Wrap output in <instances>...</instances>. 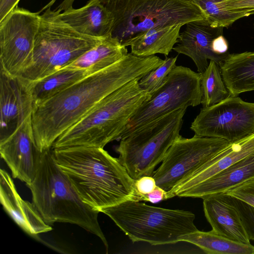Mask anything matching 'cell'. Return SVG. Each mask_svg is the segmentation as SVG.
<instances>
[{"label":"cell","instance_id":"9","mask_svg":"<svg viewBox=\"0 0 254 254\" xmlns=\"http://www.w3.org/2000/svg\"><path fill=\"white\" fill-rule=\"evenodd\" d=\"M202 96L201 73L176 65L164 82L138 108L120 139L169 113L199 105Z\"/></svg>","mask_w":254,"mask_h":254},{"label":"cell","instance_id":"26","mask_svg":"<svg viewBox=\"0 0 254 254\" xmlns=\"http://www.w3.org/2000/svg\"><path fill=\"white\" fill-rule=\"evenodd\" d=\"M201 87L203 107L217 104L230 96L223 80L219 65L210 61L205 71L201 73Z\"/></svg>","mask_w":254,"mask_h":254},{"label":"cell","instance_id":"29","mask_svg":"<svg viewBox=\"0 0 254 254\" xmlns=\"http://www.w3.org/2000/svg\"><path fill=\"white\" fill-rule=\"evenodd\" d=\"M228 196L239 213L249 238L254 241V207L235 197Z\"/></svg>","mask_w":254,"mask_h":254},{"label":"cell","instance_id":"36","mask_svg":"<svg viewBox=\"0 0 254 254\" xmlns=\"http://www.w3.org/2000/svg\"><path fill=\"white\" fill-rule=\"evenodd\" d=\"M75 0H64L58 6L57 10L60 12L72 7V4Z\"/></svg>","mask_w":254,"mask_h":254},{"label":"cell","instance_id":"4","mask_svg":"<svg viewBox=\"0 0 254 254\" xmlns=\"http://www.w3.org/2000/svg\"><path fill=\"white\" fill-rule=\"evenodd\" d=\"M134 79L102 99L79 122L64 132L52 148H103L120 139L130 120L151 95Z\"/></svg>","mask_w":254,"mask_h":254},{"label":"cell","instance_id":"33","mask_svg":"<svg viewBox=\"0 0 254 254\" xmlns=\"http://www.w3.org/2000/svg\"><path fill=\"white\" fill-rule=\"evenodd\" d=\"M166 190L157 186L152 191L144 195L143 201H149L153 203H158L166 199Z\"/></svg>","mask_w":254,"mask_h":254},{"label":"cell","instance_id":"32","mask_svg":"<svg viewBox=\"0 0 254 254\" xmlns=\"http://www.w3.org/2000/svg\"><path fill=\"white\" fill-rule=\"evenodd\" d=\"M155 179L152 176H145L135 180V187L138 194L143 201V196L151 191L156 187Z\"/></svg>","mask_w":254,"mask_h":254},{"label":"cell","instance_id":"5","mask_svg":"<svg viewBox=\"0 0 254 254\" xmlns=\"http://www.w3.org/2000/svg\"><path fill=\"white\" fill-rule=\"evenodd\" d=\"M52 0L42 10L31 59L20 75L33 82L69 65L103 38L82 34L71 27L52 10Z\"/></svg>","mask_w":254,"mask_h":254},{"label":"cell","instance_id":"28","mask_svg":"<svg viewBox=\"0 0 254 254\" xmlns=\"http://www.w3.org/2000/svg\"><path fill=\"white\" fill-rule=\"evenodd\" d=\"M177 56L166 57L162 64L149 72L139 80L141 88L151 95L164 82L177 65Z\"/></svg>","mask_w":254,"mask_h":254},{"label":"cell","instance_id":"25","mask_svg":"<svg viewBox=\"0 0 254 254\" xmlns=\"http://www.w3.org/2000/svg\"><path fill=\"white\" fill-rule=\"evenodd\" d=\"M181 241L193 244L208 254H254V246L230 239L213 230H198L181 236Z\"/></svg>","mask_w":254,"mask_h":254},{"label":"cell","instance_id":"12","mask_svg":"<svg viewBox=\"0 0 254 254\" xmlns=\"http://www.w3.org/2000/svg\"><path fill=\"white\" fill-rule=\"evenodd\" d=\"M41 12V10L34 12L17 6L0 21L1 70L18 76L29 63Z\"/></svg>","mask_w":254,"mask_h":254},{"label":"cell","instance_id":"37","mask_svg":"<svg viewBox=\"0 0 254 254\" xmlns=\"http://www.w3.org/2000/svg\"></svg>","mask_w":254,"mask_h":254},{"label":"cell","instance_id":"3","mask_svg":"<svg viewBox=\"0 0 254 254\" xmlns=\"http://www.w3.org/2000/svg\"><path fill=\"white\" fill-rule=\"evenodd\" d=\"M26 185L31 190L33 203L47 224H76L98 237L108 253V244L98 220L100 212L81 199L57 164L52 150L41 152L35 177Z\"/></svg>","mask_w":254,"mask_h":254},{"label":"cell","instance_id":"13","mask_svg":"<svg viewBox=\"0 0 254 254\" xmlns=\"http://www.w3.org/2000/svg\"><path fill=\"white\" fill-rule=\"evenodd\" d=\"M41 152L34 138L32 115L11 134L0 140V153L14 178L28 184L36 175Z\"/></svg>","mask_w":254,"mask_h":254},{"label":"cell","instance_id":"2","mask_svg":"<svg viewBox=\"0 0 254 254\" xmlns=\"http://www.w3.org/2000/svg\"><path fill=\"white\" fill-rule=\"evenodd\" d=\"M57 164L86 204L101 212L127 200L142 201L132 179L118 158L103 148H52Z\"/></svg>","mask_w":254,"mask_h":254},{"label":"cell","instance_id":"8","mask_svg":"<svg viewBox=\"0 0 254 254\" xmlns=\"http://www.w3.org/2000/svg\"><path fill=\"white\" fill-rule=\"evenodd\" d=\"M186 109L169 113L120 139L118 159L134 180L152 176L181 135Z\"/></svg>","mask_w":254,"mask_h":254},{"label":"cell","instance_id":"15","mask_svg":"<svg viewBox=\"0 0 254 254\" xmlns=\"http://www.w3.org/2000/svg\"><path fill=\"white\" fill-rule=\"evenodd\" d=\"M186 25L173 50L190 58L200 73L207 67L208 60L220 66L229 54L215 53L212 49V42L215 38L222 35L223 28L212 27L207 20L190 21Z\"/></svg>","mask_w":254,"mask_h":254},{"label":"cell","instance_id":"1","mask_svg":"<svg viewBox=\"0 0 254 254\" xmlns=\"http://www.w3.org/2000/svg\"><path fill=\"white\" fill-rule=\"evenodd\" d=\"M163 62L155 55L139 57L127 53L114 64L87 75L34 107L32 123L39 150L51 149L60 136L102 99L129 82L140 80Z\"/></svg>","mask_w":254,"mask_h":254},{"label":"cell","instance_id":"16","mask_svg":"<svg viewBox=\"0 0 254 254\" xmlns=\"http://www.w3.org/2000/svg\"><path fill=\"white\" fill-rule=\"evenodd\" d=\"M254 153V133L230 142L177 185L167 191L166 199L177 195L219 173L238 161Z\"/></svg>","mask_w":254,"mask_h":254},{"label":"cell","instance_id":"31","mask_svg":"<svg viewBox=\"0 0 254 254\" xmlns=\"http://www.w3.org/2000/svg\"><path fill=\"white\" fill-rule=\"evenodd\" d=\"M220 5L224 10L254 14V0H222Z\"/></svg>","mask_w":254,"mask_h":254},{"label":"cell","instance_id":"35","mask_svg":"<svg viewBox=\"0 0 254 254\" xmlns=\"http://www.w3.org/2000/svg\"><path fill=\"white\" fill-rule=\"evenodd\" d=\"M20 0H0V21L17 6Z\"/></svg>","mask_w":254,"mask_h":254},{"label":"cell","instance_id":"17","mask_svg":"<svg viewBox=\"0 0 254 254\" xmlns=\"http://www.w3.org/2000/svg\"><path fill=\"white\" fill-rule=\"evenodd\" d=\"M0 200L7 213L28 234L36 236L52 230L34 203L21 197L10 176L2 169L0 170Z\"/></svg>","mask_w":254,"mask_h":254},{"label":"cell","instance_id":"7","mask_svg":"<svg viewBox=\"0 0 254 254\" xmlns=\"http://www.w3.org/2000/svg\"><path fill=\"white\" fill-rule=\"evenodd\" d=\"M112 13V35L124 46L141 33L159 25L207 20L191 0H99Z\"/></svg>","mask_w":254,"mask_h":254},{"label":"cell","instance_id":"18","mask_svg":"<svg viewBox=\"0 0 254 254\" xmlns=\"http://www.w3.org/2000/svg\"><path fill=\"white\" fill-rule=\"evenodd\" d=\"M202 198L204 215L212 230L230 239L251 244L239 213L228 194H214Z\"/></svg>","mask_w":254,"mask_h":254},{"label":"cell","instance_id":"19","mask_svg":"<svg viewBox=\"0 0 254 254\" xmlns=\"http://www.w3.org/2000/svg\"><path fill=\"white\" fill-rule=\"evenodd\" d=\"M60 17L77 32L90 37L112 35L114 17L99 0H89L83 6L61 12Z\"/></svg>","mask_w":254,"mask_h":254},{"label":"cell","instance_id":"27","mask_svg":"<svg viewBox=\"0 0 254 254\" xmlns=\"http://www.w3.org/2000/svg\"><path fill=\"white\" fill-rule=\"evenodd\" d=\"M203 12L210 26L227 27L236 20L248 14L240 12L224 10L220 5L222 0H191Z\"/></svg>","mask_w":254,"mask_h":254},{"label":"cell","instance_id":"30","mask_svg":"<svg viewBox=\"0 0 254 254\" xmlns=\"http://www.w3.org/2000/svg\"><path fill=\"white\" fill-rule=\"evenodd\" d=\"M224 193L254 207V178L232 188Z\"/></svg>","mask_w":254,"mask_h":254},{"label":"cell","instance_id":"10","mask_svg":"<svg viewBox=\"0 0 254 254\" xmlns=\"http://www.w3.org/2000/svg\"><path fill=\"white\" fill-rule=\"evenodd\" d=\"M230 143L220 138L180 135L152 175L156 185L166 191L170 190Z\"/></svg>","mask_w":254,"mask_h":254},{"label":"cell","instance_id":"6","mask_svg":"<svg viewBox=\"0 0 254 254\" xmlns=\"http://www.w3.org/2000/svg\"><path fill=\"white\" fill-rule=\"evenodd\" d=\"M108 216L133 243L152 245L175 244L181 236L198 230L195 215L190 211L149 205L127 200L101 210Z\"/></svg>","mask_w":254,"mask_h":254},{"label":"cell","instance_id":"21","mask_svg":"<svg viewBox=\"0 0 254 254\" xmlns=\"http://www.w3.org/2000/svg\"><path fill=\"white\" fill-rule=\"evenodd\" d=\"M219 66L230 96L254 90V52L229 54Z\"/></svg>","mask_w":254,"mask_h":254},{"label":"cell","instance_id":"14","mask_svg":"<svg viewBox=\"0 0 254 254\" xmlns=\"http://www.w3.org/2000/svg\"><path fill=\"white\" fill-rule=\"evenodd\" d=\"M0 140L11 134L32 115L29 81L0 70Z\"/></svg>","mask_w":254,"mask_h":254},{"label":"cell","instance_id":"34","mask_svg":"<svg viewBox=\"0 0 254 254\" xmlns=\"http://www.w3.org/2000/svg\"><path fill=\"white\" fill-rule=\"evenodd\" d=\"M228 49V42L222 35L216 37L212 41V49L215 53L218 55L227 54Z\"/></svg>","mask_w":254,"mask_h":254},{"label":"cell","instance_id":"23","mask_svg":"<svg viewBox=\"0 0 254 254\" xmlns=\"http://www.w3.org/2000/svg\"><path fill=\"white\" fill-rule=\"evenodd\" d=\"M127 53V47L110 35L67 66L84 70L91 74L114 64Z\"/></svg>","mask_w":254,"mask_h":254},{"label":"cell","instance_id":"24","mask_svg":"<svg viewBox=\"0 0 254 254\" xmlns=\"http://www.w3.org/2000/svg\"><path fill=\"white\" fill-rule=\"evenodd\" d=\"M89 74L86 70L66 66L39 80L29 81L33 108Z\"/></svg>","mask_w":254,"mask_h":254},{"label":"cell","instance_id":"22","mask_svg":"<svg viewBox=\"0 0 254 254\" xmlns=\"http://www.w3.org/2000/svg\"><path fill=\"white\" fill-rule=\"evenodd\" d=\"M182 24L159 25L135 37L131 42V53L139 57L156 54L167 56L178 42Z\"/></svg>","mask_w":254,"mask_h":254},{"label":"cell","instance_id":"11","mask_svg":"<svg viewBox=\"0 0 254 254\" xmlns=\"http://www.w3.org/2000/svg\"><path fill=\"white\" fill-rule=\"evenodd\" d=\"M194 134L224 139L230 142L254 133V103L238 96L202 107L190 127Z\"/></svg>","mask_w":254,"mask_h":254},{"label":"cell","instance_id":"20","mask_svg":"<svg viewBox=\"0 0 254 254\" xmlns=\"http://www.w3.org/2000/svg\"><path fill=\"white\" fill-rule=\"evenodd\" d=\"M254 178V153L235 162L219 173L177 194L180 197L203 198L224 193L235 186Z\"/></svg>","mask_w":254,"mask_h":254}]
</instances>
